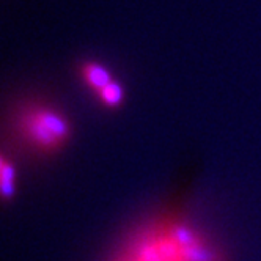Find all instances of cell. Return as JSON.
<instances>
[{"mask_svg":"<svg viewBox=\"0 0 261 261\" xmlns=\"http://www.w3.org/2000/svg\"><path fill=\"white\" fill-rule=\"evenodd\" d=\"M0 173H2L0 184H2L4 198H10L14 195V189H16V172H14V165L7 158H2V162H0Z\"/></svg>","mask_w":261,"mask_h":261,"instance_id":"5b68a950","label":"cell"},{"mask_svg":"<svg viewBox=\"0 0 261 261\" xmlns=\"http://www.w3.org/2000/svg\"><path fill=\"white\" fill-rule=\"evenodd\" d=\"M117 261H217L198 233L176 219H161L129 242Z\"/></svg>","mask_w":261,"mask_h":261,"instance_id":"6da1fadb","label":"cell"},{"mask_svg":"<svg viewBox=\"0 0 261 261\" xmlns=\"http://www.w3.org/2000/svg\"><path fill=\"white\" fill-rule=\"evenodd\" d=\"M24 139L36 150L52 153L65 146L71 137V124L60 110L49 106H32L19 120Z\"/></svg>","mask_w":261,"mask_h":261,"instance_id":"7a4b0ae2","label":"cell"},{"mask_svg":"<svg viewBox=\"0 0 261 261\" xmlns=\"http://www.w3.org/2000/svg\"><path fill=\"white\" fill-rule=\"evenodd\" d=\"M96 95H98V98L101 99V102L106 107H112V109H114V107H118L123 102L124 91H123V87L117 81H112L101 91H98Z\"/></svg>","mask_w":261,"mask_h":261,"instance_id":"277c9868","label":"cell"},{"mask_svg":"<svg viewBox=\"0 0 261 261\" xmlns=\"http://www.w3.org/2000/svg\"><path fill=\"white\" fill-rule=\"evenodd\" d=\"M81 76L84 79V82L93 90V91H101L106 85H109L112 81L110 72L99 63L95 62H87L82 69H81Z\"/></svg>","mask_w":261,"mask_h":261,"instance_id":"3957f363","label":"cell"}]
</instances>
